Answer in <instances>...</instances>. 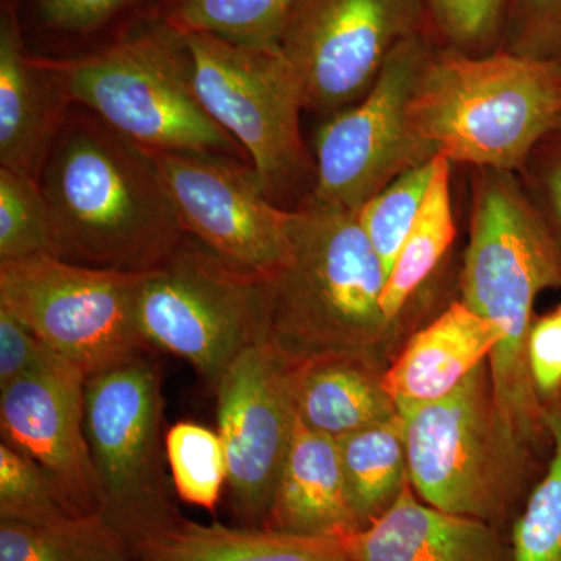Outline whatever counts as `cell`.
Returning <instances> with one entry per match:
<instances>
[{
	"instance_id": "33",
	"label": "cell",
	"mask_w": 561,
	"mask_h": 561,
	"mask_svg": "<svg viewBox=\"0 0 561 561\" xmlns=\"http://www.w3.org/2000/svg\"><path fill=\"white\" fill-rule=\"evenodd\" d=\"M70 365L9 309L0 306V389L9 383Z\"/></svg>"
},
{
	"instance_id": "19",
	"label": "cell",
	"mask_w": 561,
	"mask_h": 561,
	"mask_svg": "<svg viewBox=\"0 0 561 561\" xmlns=\"http://www.w3.org/2000/svg\"><path fill=\"white\" fill-rule=\"evenodd\" d=\"M501 332L489 320L456 301L416 332L382 376L394 404L440 400L490 359Z\"/></svg>"
},
{
	"instance_id": "21",
	"label": "cell",
	"mask_w": 561,
	"mask_h": 561,
	"mask_svg": "<svg viewBox=\"0 0 561 561\" xmlns=\"http://www.w3.org/2000/svg\"><path fill=\"white\" fill-rule=\"evenodd\" d=\"M139 561H353L342 540L264 526L201 524L181 518L140 542Z\"/></svg>"
},
{
	"instance_id": "24",
	"label": "cell",
	"mask_w": 561,
	"mask_h": 561,
	"mask_svg": "<svg viewBox=\"0 0 561 561\" xmlns=\"http://www.w3.org/2000/svg\"><path fill=\"white\" fill-rule=\"evenodd\" d=\"M453 162L435 157L434 175L411 232L402 243L382 294V311L397 323L421 284L440 264L456 239L451 194Z\"/></svg>"
},
{
	"instance_id": "27",
	"label": "cell",
	"mask_w": 561,
	"mask_h": 561,
	"mask_svg": "<svg viewBox=\"0 0 561 561\" xmlns=\"http://www.w3.org/2000/svg\"><path fill=\"white\" fill-rule=\"evenodd\" d=\"M165 460L180 501L216 511L227 485V456L219 432L194 421L173 424L164 437Z\"/></svg>"
},
{
	"instance_id": "31",
	"label": "cell",
	"mask_w": 561,
	"mask_h": 561,
	"mask_svg": "<svg viewBox=\"0 0 561 561\" xmlns=\"http://www.w3.org/2000/svg\"><path fill=\"white\" fill-rule=\"evenodd\" d=\"M76 515L60 490L27 454L0 443V522L38 524Z\"/></svg>"
},
{
	"instance_id": "32",
	"label": "cell",
	"mask_w": 561,
	"mask_h": 561,
	"mask_svg": "<svg viewBox=\"0 0 561 561\" xmlns=\"http://www.w3.org/2000/svg\"><path fill=\"white\" fill-rule=\"evenodd\" d=\"M501 50L561 61V0H508Z\"/></svg>"
},
{
	"instance_id": "20",
	"label": "cell",
	"mask_w": 561,
	"mask_h": 561,
	"mask_svg": "<svg viewBox=\"0 0 561 561\" xmlns=\"http://www.w3.org/2000/svg\"><path fill=\"white\" fill-rule=\"evenodd\" d=\"M289 389L297 419L335 440L398 416L367 357L330 354L291 364Z\"/></svg>"
},
{
	"instance_id": "25",
	"label": "cell",
	"mask_w": 561,
	"mask_h": 561,
	"mask_svg": "<svg viewBox=\"0 0 561 561\" xmlns=\"http://www.w3.org/2000/svg\"><path fill=\"white\" fill-rule=\"evenodd\" d=\"M295 0H168L160 22L180 35L208 33L242 46H278Z\"/></svg>"
},
{
	"instance_id": "29",
	"label": "cell",
	"mask_w": 561,
	"mask_h": 561,
	"mask_svg": "<svg viewBox=\"0 0 561 561\" xmlns=\"http://www.w3.org/2000/svg\"><path fill=\"white\" fill-rule=\"evenodd\" d=\"M434 168L435 158L426 164L402 173L357 210L362 230L381 257L387 273L393 267L402 243L419 217L430 190Z\"/></svg>"
},
{
	"instance_id": "30",
	"label": "cell",
	"mask_w": 561,
	"mask_h": 561,
	"mask_svg": "<svg viewBox=\"0 0 561 561\" xmlns=\"http://www.w3.org/2000/svg\"><path fill=\"white\" fill-rule=\"evenodd\" d=\"M508 0H423L426 33L442 49L481 57L501 50Z\"/></svg>"
},
{
	"instance_id": "36",
	"label": "cell",
	"mask_w": 561,
	"mask_h": 561,
	"mask_svg": "<svg viewBox=\"0 0 561 561\" xmlns=\"http://www.w3.org/2000/svg\"><path fill=\"white\" fill-rule=\"evenodd\" d=\"M131 0H38L43 25L57 32L98 31Z\"/></svg>"
},
{
	"instance_id": "22",
	"label": "cell",
	"mask_w": 561,
	"mask_h": 561,
	"mask_svg": "<svg viewBox=\"0 0 561 561\" xmlns=\"http://www.w3.org/2000/svg\"><path fill=\"white\" fill-rule=\"evenodd\" d=\"M351 507L360 529L381 518L409 485L400 415L339 438Z\"/></svg>"
},
{
	"instance_id": "28",
	"label": "cell",
	"mask_w": 561,
	"mask_h": 561,
	"mask_svg": "<svg viewBox=\"0 0 561 561\" xmlns=\"http://www.w3.org/2000/svg\"><path fill=\"white\" fill-rule=\"evenodd\" d=\"M54 254L50 209L39 180L0 169V264Z\"/></svg>"
},
{
	"instance_id": "16",
	"label": "cell",
	"mask_w": 561,
	"mask_h": 561,
	"mask_svg": "<svg viewBox=\"0 0 561 561\" xmlns=\"http://www.w3.org/2000/svg\"><path fill=\"white\" fill-rule=\"evenodd\" d=\"M342 541L353 561H511L504 531L432 507L411 483L381 518Z\"/></svg>"
},
{
	"instance_id": "2",
	"label": "cell",
	"mask_w": 561,
	"mask_h": 561,
	"mask_svg": "<svg viewBox=\"0 0 561 561\" xmlns=\"http://www.w3.org/2000/svg\"><path fill=\"white\" fill-rule=\"evenodd\" d=\"M470 243L461 302L501 332L489 367L504 426L523 445L545 427L527 362L535 301L561 287V245L518 173L472 169ZM546 430V427H545Z\"/></svg>"
},
{
	"instance_id": "35",
	"label": "cell",
	"mask_w": 561,
	"mask_h": 561,
	"mask_svg": "<svg viewBox=\"0 0 561 561\" xmlns=\"http://www.w3.org/2000/svg\"><path fill=\"white\" fill-rule=\"evenodd\" d=\"M527 362L540 400L556 397L561 389V321L557 312L531 324Z\"/></svg>"
},
{
	"instance_id": "15",
	"label": "cell",
	"mask_w": 561,
	"mask_h": 561,
	"mask_svg": "<svg viewBox=\"0 0 561 561\" xmlns=\"http://www.w3.org/2000/svg\"><path fill=\"white\" fill-rule=\"evenodd\" d=\"M84 383L87 378L66 365L0 389L2 442L32 457L76 515L102 507L84 427Z\"/></svg>"
},
{
	"instance_id": "11",
	"label": "cell",
	"mask_w": 561,
	"mask_h": 561,
	"mask_svg": "<svg viewBox=\"0 0 561 561\" xmlns=\"http://www.w3.org/2000/svg\"><path fill=\"white\" fill-rule=\"evenodd\" d=\"M434 46L426 33L402 41L368 94L321 125L308 197L357 213L402 173L437 157L413 135L408 121L415 81Z\"/></svg>"
},
{
	"instance_id": "4",
	"label": "cell",
	"mask_w": 561,
	"mask_h": 561,
	"mask_svg": "<svg viewBox=\"0 0 561 561\" xmlns=\"http://www.w3.org/2000/svg\"><path fill=\"white\" fill-rule=\"evenodd\" d=\"M561 119V61L434 46L409 102V128L446 160L518 173Z\"/></svg>"
},
{
	"instance_id": "6",
	"label": "cell",
	"mask_w": 561,
	"mask_h": 561,
	"mask_svg": "<svg viewBox=\"0 0 561 561\" xmlns=\"http://www.w3.org/2000/svg\"><path fill=\"white\" fill-rule=\"evenodd\" d=\"M397 409L416 496L507 535L518 516L524 445L497 411L489 362L440 400Z\"/></svg>"
},
{
	"instance_id": "14",
	"label": "cell",
	"mask_w": 561,
	"mask_h": 561,
	"mask_svg": "<svg viewBox=\"0 0 561 561\" xmlns=\"http://www.w3.org/2000/svg\"><path fill=\"white\" fill-rule=\"evenodd\" d=\"M214 390L232 513L242 526H265L297 424L289 364L267 342L254 343Z\"/></svg>"
},
{
	"instance_id": "17",
	"label": "cell",
	"mask_w": 561,
	"mask_h": 561,
	"mask_svg": "<svg viewBox=\"0 0 561 561\" xmlns=\"http://www.w3.org/2000/svg\"><path fill=\"white\" fill-rule=\"evenodd\" d=\"M65 95L39 58L28 57L13 5L0 20V164L39 180L65 119Z\"/></svg>"
},
{
	"instance_id": "5",
	"label": "cell",
	"mask_w": 561,
	"mask_h": 561,
	"mask_svg": "<svg viewBox=\"0 0 561 561\" xmlns=\"http://www.w3.org/2000/svg\"><path fill=\"white\" fill-rule=\"evenodd\" d=\"M39 61L66 101L144 149L220 157L242 149L198 99L186 39L160 21L101 50Z\"/></svg>"
},
{
	"instance_id": "18",
	"label": "cell",
	"mask_w": 561,
	"mask_h": 561,
	"mask_svg": "<svg viewBox=\"0 0 561 561\" xmlns=\"http://www.w3.org/2000/svg\"><path fill=\"white\" fill-rule=\"evenodd\" d=\"M264 527L335 540L360 530L335 438L309 430L297 419Z\"/></svg>"
},
{
	"instance_id": "23",
	"label": "cell",
	"mask_w": 561,
	"mask_h": 561,
	"mask_svg": "<svg viewBox=\"0 0 561 561\" xmlns=\"http://www.w3.org/2000/svg\"><path fill=\"white\" fill-rule=\"evenodd\" d=\"M0 561H139L135 546L101 512L51 522H0Z\"/></svg>"
},
{
	"instance_id": "37",
	"label": "cell",
	"mask_w": 561,
	"mask_h": 561,
	"mask_svg": "<svg viewBox=\"0 0 561 561\" xmlns=\"http://www.w3.org/2000/svg\"><path fill=\"white\" fill-rule=\"evenodd\" d=\"M557 316H559V319H560V321H561V306H560V308H559V311H557Z\"/></svg>"
},
{
	"instance_id": "26",
	"label": "cell",
	"mask_w": 561,
	"mask_h": 561,
	"mask_svg": "<svg viewBox=\"0 0 561 561\" xmlns=\"http://www.w3.org/2000/svg\"><path fill=\"white\" fill-rule=\"evenodd\" d=\"M545 426L552 459L508 530L511 561H561V405L545 409Z\"/></svg>"
},
{
	"instance_id": "34",
	"label": "cell",
	"mask_w": 561,
	"mask_h": 561,
	"mask_svg": "<svg viewBox=\"0 0 561 561\" xmlns=\"http://www.w3.org/2000/svg\"><path fill=\"white\" fill-rule=\"evenodd\" d=\"M518 176L561 245V119L531 150Z\"/></svg>"
},
{
	"instance_id": "8",
	"label": "cell",
	"mask_w": 561,
	"mask_h": 561,
	"mask_svg": "<svg viewBox=\"0 0 561 561\" xmlns=\"http://www.w3.org/2000/svg\"><path fill=\"white\" fill-rule=\"evenodd\" d=\"M183 36L198 99L249 153L265 194L276 203L316 181L300 130L305 94L279 46H242L208 33Z\"/></svg>"
},
{
	"instance_id": "1",
	"label": "cell",
	"mask_w": 561,
	"mask_h": 561,
	"mask_svg": "<svg viewBox=\"0 0 561 561\" xmlns=\"http://www.w3.org/2000/svg\"><path fill=\"white\" fill-rule=\"evenodd\" d=\"M39 184L60 260L146 273L187 238L149 150L99 117L65 121Z\"/></svg>"
},
{
	"instance_id": "7",
	"label": "cell",
	"mask_w": 561,
	"mask_h": 561,
	"mask_svg": "<svg viewBox=\"0 0 561 561\" xmlns=\"http://www.w3.org/2000/svg\"><path fill=\"white\" fill-rule=\"evenodd\" d=\"M162 413L161 373L149 354L84 383V427L101 513L135 549L183 518L164 468Z\"/></svg>"
},
{
	"instance_id": "13",
	"label": "cell",
	"mask_w": 561,
	"mask_h": 561,
	"mask_svg": "<svg viewBox=\"0 0 561 561\" xmlns=\"http://www.w3.org/2000/svg\"><path fill=\"white\" fill-rule=\"evenodd\" d=\"M149 153L187 236L264 280L284 267L290 210L265 194L253 169L220 154Z\"/></svg>"
},
{
	"instance_id": "10",
	"label": "cell",
	"mask_w": 561,
	"mask_h": 561,
	"mask_svg": "<svg viewBox=\"0 0 561 561\" xmlns=\"http://www.w3.org/2000/svg\"><path fill=\"white\" fill-rule=\"evenodd\" d=\"M146 275L36 254L0 264V306L88 379L150 353L138 321Z\"/></svg>"
},
{
	"instance_id": "12",
	"label": "cell",
	"mask_w": 561,
	"mask_h": 561,
	"mask_svg": "<svg viewBox=\"0 0 561 561\" xmlns=\"http://www.w3.org/2000/svg\"><path fill=\"white\" fill-rule=\"evenodd\" d=\"M420 33L423 0H295L278 46L300 80L305 108L328 119L362 101L391 51Z\"/></svg>"
},
{
	"instance_id": "3",
	"label": "cell",
	"mask_w": 561,
	"mask_h": 561,
	"mask_svg": "<svg viewBox=\"0 0 561 561\" xmlns=\"http://www.w3.org/2000/svg\"><path fill=\"white\" fill-rule=\"evenodd\" d=\"M289 257L264 280L265 342L287 364L353 354L370 357L393 331L382 311L387 268L357 213L311 197L290 210Z\"/></svg>"
},
{
	"instance_id": "9",
	"label": "cell",
	"mask_w": 561,
	"mask_h": 561,
	"mask_svg": "<svg viewBox=\"0 0 561 561\" xmlns=\"http://www.w3.org/2000/svg\"><path fill=\"white\" fill-rule=\"evenodd\" d=\"M138 321L150 350L186 360L214 389L243 350L267 337L265 283L187 236L147 272Z\"/></svg>"
}]
</instances>
